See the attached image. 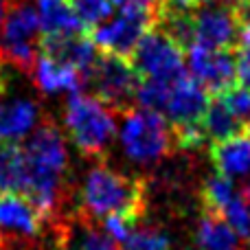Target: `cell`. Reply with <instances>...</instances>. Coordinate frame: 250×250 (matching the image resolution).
<instances>
[{
    "label": "cell",
    "instance_id": "obj_1",
    "mask_svg": "<svg viewBox=\"0 0 250 250\" xmlns=\"http://www.w3.org/2000/svg\"><path fill=\"white\" fill-rule=\"evenodd\" d=\"M26 158L24 198L53 224L60 215L62 204L70 195L68 189V151L60 125L51 117H44L31 132L22 147Z\"/></svg>",
    "mask_w": 250,
    "mask_h": 250
},
{
    "label": "cell",
    "instance_id": "obj_2",
    "mask_svg": "<svg viewBox=\"0 0 250 250\" xmlns=\"http://www.w3.org/2000/svg\"><path fill=\"white\" fill-rule=\"evenodd\" d=\"M147 208V182L145 178L129 176L105 160L97 163L86 173L79 189L77 213L86 220L104 222L114 213H132L143 217Z\"/></svg>",
    "mask_w": 250,
    "mask_h": 250
},
{
    "label": "cell",
    "instance_id": "obj_3",
    "mask_svg": "<svg viewBox=\"0 0 250 250\" xmlns=\"http://www.w3.org/2000/svg\"><path fill=\"white\" fill-rule=\"evenodd\" d=\"M64 123L75 149L88 160H105L117 136V112L97 97L73 92L64 108Z\"/></svg>",
    "mask_w": 250,
    "mask_h": 250
},
{
    "label": "cell",
    "instance_id": "obj_4",
    "mask_svg": "<svg viewBox=\"0 0 250 250\" xmlns=\"http://www.w3.org/2000/svg\"><path fill=\"white\" fill-rule=\"evenodd\" d=\"M121 145L125 156L141 165L156 163L176 147L171 125L165 121L160 112L147 108H132L129 112H125Z\"/></svg>",
    "mask_w": 250,
    "mask_h": 250
},
{
    "label": "cell",
    "instance_id": "obj_5",
    "mask_svg": "<svg viewBox=\"0 0 250 250\" xmlns=\"http://www.w3.org/2000/svg\"><path fill=\"white\" fill-rule=\"evenodd\" d=\"M83 82L90 86L92 97H97L117 114L129 112L136 104L138 75L129 60L99 51L92 66L83 73Z\"/></svg>",
    "mask_w": 250,
    "mask_h": 250
},
{
    "label": "cell",
    "instance_id": "obj_6",
    "mask_svg": "<svg viewBox=\"0 0 250 250\" xmlns=\"http://www.w3.org/2000/svg\"><path fill=\"white\" fill-rule=\"evenodd\" d=\"M40 42L42 26L38 11L24 0L16 4L0 24V53L20 73L31 75V68L40 55Z\"/></svg>",
    "mask_w": 250,
    "mask_h": 250
},
{
    "label": "cell",
    "instance_id": "obj_7",
    "mask_svg": "<svg viewBox=\"0 0 250 250\" xmlns=\"http://www.w3.org/2000/svg\"><path fill=\"white\" fill-rule=\"evenodd\" d=\"M129 64L136 70L138 79H158V82L173 83L187 73L185 48L173 42L160 26H154L143 35L129 57Z\"/></svg>",
    "mask_w": 250,
    "mask_h": 250
},
{
    "label": "cell",
    "instance_id": "obj_8",
    "mask_svg": "<svg viewBox=\"0 0 250 250\" xmlns=\"http://www.w3.org/2000/svg\"><path fill=\"white\" fill-rule=\"evenodd\" d=\"M156 24L158 11H121L117 18H110L108 22L90 31V35L101 53L129 60L143 35Z\"/></svg>",
    "mask_w": 250,
    "mask_h": 250
},
{
    "label": "cell",
    "instance_id": "obj_9",
    "mask_svg": "<svg viewBox=\"0 0 250 250\" xmlns=\"http://www.w3.org/2000/svg\"><path fill=\"white\" fill-rule=\"evenodd\" d=\"M239 26L235 4H204L193 13V44L213 51H235Z\"/></svg>",
    "mask_w": 250,
    "mask_h": 250
},
{
    "label": "cell",
    "instance_id": "obj_10",
    "mask_svg": "<svg viewBox=\"0 0 250 250\" xmlns=\"http://www.w3.org/2000/svg\"><path fill=\"white\" fill-rule=\"evenodd\" d=\"M189 68L191 77L198 79L215 97L237 83L235 51H213L193 44L189 46Z\"/></svg>",
    "mask_w": 250,
    "mask_h": 250
},
{
    "label": "cell",
    "instance_id": "obj_11",
    "mask_svg": "<svg viewBox=\"0 0 250 250\" xmlns=\"http://www.w3.org/2000/svg\"><path fill=\"white\" fill-rule=\"evenodd\" d=\"M46 117L38 99L0 92V143L18 145Z\"/></svg>",
    "mask_w": 250,
    "mask_h": 250
},
{
    "label": "cell",
    "instance_id": "obj_12",
    "mask_svg": "<svg viewBox=\"0 0 250 250\" xmlns=\"http://www.w3.org/2000/svg\"><path fill=\"white\" fill-rule=\"evenodd\" d=\"M208 90L193 79L191 75H182L180 79L171 83L167 97V105L163 112L167 114V119L171 125H182V123H195L202 121L204 112L208 108Z\"/></svg>",
    "mask_w": 250,
    "mask_h": 250
},
{
    "label": "cell",
    "instance_id": "obj_13",
    "mask_svg": "<svg viewBox=\"0 0 250 250\" xmlns=\"http://www.w3.org/2000/svg\"><path fill=\"white\" fill-rule=\"evenodd\" d=\"M40 53L48 55L60 64L75 66L82 73H86L99 55V48L88 31H79V33L70 35H57V38H42Z\"/></svg>",
    "mask_w": 250,
    "mask_h": 250
},
{
    "label": "cell",
    "instance_id": "obj_14",
    "mask_svg": "<svg viewBox=\"0 0 250 250\" xmlns=\"http://www.w3.org/2000/svg\"><path fill=\"white\" fill-rule=\"evenodd\" d=\"M31 82L42 95H57V92H82L86 86L83 82V73L75 66L60 64V62L51 60L48 55L40 53L35 60L33 68H31Z\"/></svg>",
    "mask_w": 250,
    "mask_h": 250
},
{
    "label": "cell",
    "instance_id": "obj_15",
    "mask_svg": "<svg viewBox=\"0 0 250 250\" xmlns=\"http://www.w3.org/2000/svg\"><path fill=\"white\" fill-rule=\"evenodd\" d=\"M208 154H211L217 173L230 178L250 171V136L246 132H237L224 141L211 143Z\"/></svg>",
    "mask_w": 250,
    "mask_h": 250
},
{
    "label": "cell",
    "instance_id": "obj_16",
    "mask_svg": "<svg viewBox=\"0 0 250 250\" xmlns=\"http://www.w3.org/2000/svg\"><path fill=\"white\" fill-rule=\"evenodd\" d=\"M35 11L42 26V38H57L86 31L79 24L70 0H35Z\"/></svg>",
    "mask_w": 250,
    "mask_h": 250
},
{
    "label": "cell",
    "instance_id": "obj_17",
    "mask_svg": "<svg viewBox=\"0 0 250 250\" xmlns=\"http://www.w3.org/2000/svg\"><path fill=\"white\" fill-rule=\"evenodd\" d=\"M195 242L202 250H239V235L222 215L204 211L200 217Z\"/></svg>",
    "mask_w": 250,
    "mask_h": 250
},
{
    "label": "cell",
    "instance_id": "obj_18",
    "mask_svg": "<svg viewBox=\"0 0 250 250\" xmlns=\"http://www.w3.org/2000/svg\"><path fill=\"white\" fill-rule=\"evenodd\" d=\"M26 158L22 147L0 143V193L24 195Z\"/></svg>",
    "mask_w": 250,
    "mask_h": 250
},
{
    "label": "cell",
    "instance_id": "obj_19",
    "mask_svg": "<svg viewBox=\"0 0 250 250\" xmlns=\"http://www.w3.org/2000/svg\"><path fill=\"white\" fill-rule=\"evenodd\" d=\"M202 127L207 132L208 141L217 143V141H224V138L242 132V121L237 117H233L229 112V108L215 97L213 101H208V108L202 117Z\"/></svg>",
    "mask_w": 250,
    "mask_h": 250
},
{
    "label": "cell",
    "instance_id": "obj_20",
    "mask_svg": "<svg viewBox=\"0 0 250 250\" xmlns=\"http://www.w3.org/2000/svg\"><path fill=\"white\" fill-rule=\"evenodd\" d=\"M200 198H202L204 211H211V213L222 215L226 204L235 198V189H233L230 178L224 176V173H213V176H208L207 180L202 182Z\"/></svg>",
    "mask_w": 250,
    "mask_h": 250
},
{
    "label": "cell",
    "instance_id": "obj_21",
    "mask_svg": "<svg viewBox=\"0 0 250 250\" xmlns=\"http://www.w3.org/2000/svg\"><path fill=\"white\" fill-rule=\"evenodd\" d=\"M70 7H73L79 24L88 33L101 26L104 22H108L114 11L112 0H70Z\"/></svg>",
    "mask_w": 250,
    "mask_h": 250
},
{
    "label": "cell",
    "instance_id": "obj_22",
    "mask_svg": "<svg viewBox=\"0 0 250 250\" xmlns=\"http://www.w3.org/2000/svg\"><path fill=\"white\" fill-rule=\"evenodd\" d=\"M123 250H171L167 233L154 226H136L121 244Z\"/></svg>",
    "mask_w": 250,
    "mask_h": 250
},
{
    "label": "cell",
    "instance_id": "obj_23",
    "mask_svg": "<svg viewBox=\"0 0 250 250\" xmlns=\"http://www.w3.org/2000/svg\"><path fill=\"white\" fill-rule=\"evenodd\" d=\"M222 217L230 224V229L244 239H250V204L244 198L235 195L226 208L222 211Z\"/></svg>",
    "mask_w": 250,
    "mask_h": 250
},
{
    "label": "cell",
    "instance_id": "obj_24",
    "mask_svg": "<svg viewBox=\"0 0 250 250\" xmlns=\"http://www.w3.org/2000/svg\"><path fill=\"white\" fill-rule=\"evenodd\" d=\"M217 99L242 123L246 121V119H250V88L242 86V83H233V86L226 88L222 95H217Z\"/></svg>",
    "mask_w": 250,
    "mask_h": 250
},
{
    "label": "cell",
    "instance_id": "obj_25",
    "mask_svg": "<svg viewBox=\"0 0 250 250\" xmlns=\"http://www.w3.org/2000/svg\"><path fill=\"white\" fill-rule=\"evenodd\" d=\"M235 66H237V83L250 88V22H242L239 38L235 46Z\"/></svg>",
    "mask_w": 250,
    "mask_h": 250
},
{
    "label": "cell",
    "instance_id": "obj_26",
    "mask_svg": "<svg viewBox=\"0 0 250 250\" xmlns=\"http://www.w3.org/2000/svg\"><path fill=\"white\" fill-rule=\"evenodd\" d=\"M121 11H158V0H112Z\"/></svg>",
    "mask_w": 250,
    "mask_h": 250
},
{
    "label": "cell",
    "instance_id": "obj_27",
    "mask_svg": "<svg viewBox=\"0 0 250 250\" xmlns=\"http://www.w3.org/2000/svg\"><path fill=\"white\" fill-rule=\"evenodd\" d=\"M20 2H24V0H0V24H2L4 16H7V13Z\"/></svg>",
    "mask_w": 250,
    "mask_h": 250
},
{
    "label": "cell",
    "instance_id": "obj_28",
    "mask_svg": "<svg viewBox=\"0 0 250 250\" xmlns=\"http://www.w3.org/2000/svg\"><path fill=\"white\" fill-rule=\"evenodd\" d=\"M242 198L246 200V202L250 204V178L246 180V185H244V191H242Z\"/></svg>",
    "mask_w": 250,
    "mask_h": 250
},
{
    "label": "cell",
    "instance_id": "obj_29",
    "mask_svg": "<svg viewBox=\"0 0 250 250\" xmlns=\"http://www.w3.org/2000/svg\"><path fill=\"white\" fill-rule=\"evenodd\" d=\"M242 132H246L248 136H250V119H246V121L242 123Z\"/></svg>",
    "mask_w": 250,
    "mask_h": 250
},
{
    "label": "cell",
    "instance_id": "obj_30",
    "mask_svg": "<svg viewBox=\"0 0 250 250\" xmlns=\"http://www.w3.org/2000/svg\"><path fill=\"white\" fill-rule=\"evenodd\" d=\"M215 2V0H193V4H211Z\"/></svg>",
    "mask_w": 250,
    "mask_h": 250
},
{
    "label": "cell",
    "instance_id": "obj_31",
    "mask_svg": "<svg viewBox=\"0 0 250 250\" xmlns=\"http://www.w3.org/2000/svg\"><path fill=\"white\" fill-rule=\"evenodd\" d=\"M0 250H4V248H2V246H0Z\"/></svg>",
    "mask_w": 250,
    "mask_h": 250
},
{
    "label": "cell",
    "instance_id": "obj_32",
    "mask_svg": "<svg viewBox=\"0 0 250 250\" xmlns=\"http://www.w3.org/2000/svg\"><path fill=\"white\" fill-rule=\"evenodd\" d=\"M248 250H250V246H248Z\"/></svg>",
    "mask_w": 250,
    "mask_h": 250
},
{
    "label": "cell",
    "instance_id": "obj_33",
    "mask_svg": "<svg viewBox=\"0 0 250 250\" xmlns=\"http://www.w3.org/2000/svg\"><path fill=\"white\" fill-rule=\"evenodd\" d=\"M248 2H250V0H248Z\"/></svg>",
    "mask_w": 250,
    "mask_h": 250
}]
</instances>
